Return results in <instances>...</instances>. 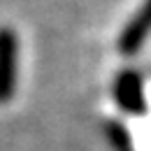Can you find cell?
<instances>
[{"instance_id":"6da1fadb","label":"cell","mask_w":151,"mask_h":151,"mask_svg":"<svg viewBox=\"0 0 151 151\" xmlns=\"http://www.w3.org/2000/svg\"><path fill=\"white\" fill-rule=\"evenodd\" d=\"M17 35L9 28H0V102H7L17 86Z\"/></svg>"},{"instance_id":"7a4b0ae2","label":"cell","mask_w":151,"mask_h":151,"mask_svg":"<svg viewBox=\"0 0 151 151\" xmlns=\"http://www.w3.org/2000/svg\"><path fill=\"white\" fill-rule=\"evenodd\" d=\"M151 33V0H144V5L137 9V14L132 17L126 28L121 30V37H119V51L123 56H132L142 44L144 40L149 37Z\"/></svg>"},{"instance_id":"3957f363","label":"cell","mask_w":151,"mask_h":151,"mask_svg":"<svg viewBox=\"0 0 151 151\" xmlns=\"http://www.w3.org/2000/svg\"><path fill=\"white\" fill-rule=\"evenodd\" d=\"M114 95L119 105L130 114H142L144 112V93H142V79L137 72L126 70L121 72L116 84H114Z\"/></svg>"}]
</instances>
